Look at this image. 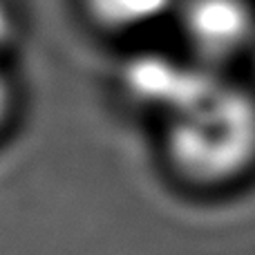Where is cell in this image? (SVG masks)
Instances as JSON below:
<instances>
[{"label":"cell","mask_w":255,"mask_h":255,"mask_svg":"<svg viewBox=\"0 0 255 255\" xmlns=\"http://www.w3.org/2000/svg\"><path fill=\"white\" fill-rule=\"evenodd\" d=\"M94 27L115 36H141L172 20L179 0H81Z\"/></svg>","instance_id":"277c9868"},{"label":"cell","mask_w":255,"mask_h":255,"mask_svg":"<svg viewBox=\"0 0 255 255\" xmlns=\"http://www.w3.org/2000/svg\"><path fill=\"white\" fill-rule=\"evenodd\" d=\"M22 29V18L16 0H0V52L9 49L18 40Z\"/></svg>","instance_id":"5b68a950"},{"label":"cell","mask_w":255,"mask_h":255,"mask_svg":"<svg viewBox=\"0 0 255 255\" xmlns=\"http://www.w3.org/2000/svg\"><path fill=\"white\" fill-rule=\"evenodd\" d=\"M152 128L159 161L179 188L215 197L255 179V88L238 74H208Z\"/></svg>","instance_id":"6da1fadb"},{"label":"cell","mask_w":255,"mask_h":255,"mask_svg":"<svg viewBox=\"0 0 255 255\" xmlns=\"http://www.w3.org/2000/svg\"><path fill=\"white\" fill-rule=\"evenodd\" d=\"M208 74L213 72L197 65L186 54L139 52L121 65L117 85L126 106L154 126L184 103Z\"/></svg>","instance_id":"3957f363"},{"label":"cell","mask_w":255,"mask_h":255,"mask_svg":"<svg viewBox=\"0 0 255 255\" xmlns=\"http://www.w3.org/2000/svg\"><path fill=\"white\" fill-rule=\"evenodd\" d=\"M175 20L184 34V54L211 72L235 74L255 47V9L249 0H179Z\"/></svg>","instance_id":"7a4b0ae2"},{"label":"cell","mask_w":255,"mask_h":255,"mask_svg":"<svg viewBox=\"0 0 255 255\" xmlns=\"http://www.w3.org/2000/svg\"><path fill=\"white\" fill-rule=\"evenodd\" d=\"M9 99H11V92H9V85H7V79L0 74V119L4 117L9 108Z\"/></svg>","instance_id":"8992f818"}]
</instances>
